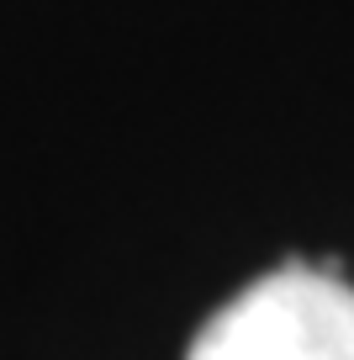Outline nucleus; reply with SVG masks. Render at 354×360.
<instances>
[{
  "label": "nucleus",
  "mask_w": 354,
  "mask_h": 360,
  "mask_svg": "<svg viewBox=\"0 0 354 360\" xmlns=\"http://www.w3.org/2000/svg\"><path fill=\"white\" fill-rule=\"evenodd\" d=\"M185 360H354V286L291 259L217 307Z\"/></svg>",
  "instance_id": "f257e3e1"
}]
</instances>
